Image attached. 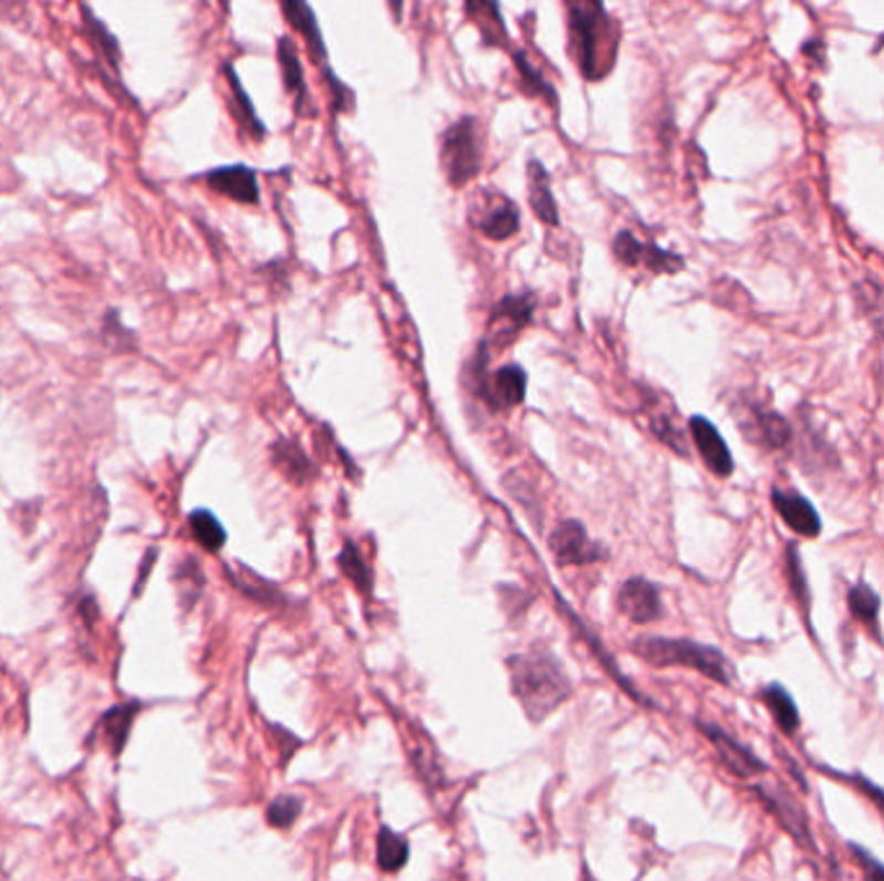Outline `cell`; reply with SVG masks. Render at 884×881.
I'll return each instance as SVG.
<instances>
[{"label":"cell","mask_w":884,"mask_h":881,"mask_svg":"<svg viewBox=\"0 0 884 881\" xmlns=\"http://www.w3.org/2000/svg\"><path fill=\"white\" fill-rule=\"evenodd\" d=\"M375 858H378V866L386 873L402 871L406 861H409V840L391 830V827H381Z\"/></svg>","instance_id":"obj_28"},{"label":"cell","mask_w":884,"mask_h":881,"mask_svg":"<svg viewBox=\"0 0 884 881\" xmlns=\"http://www.w3.org/2000/svg\"><path fill=\"white\" fill-rule=\"evenodd\" d=\"M613 253L621 265L626 267H647L657 274H675L683 269V257L673 251L659 249L655 243H644L636 238L632 230H621L613 238Z\"/></svg>","instance_id":"obj_9"},{"label":"cell","mask_w":884,"mask_h":881,"mask_svg":"<svg viewBox=\"0 0 884 881\" xmlns=\"http://www.w3.org/2000/svg\"><path fill=\"white\" fill-rule=\"evenodd\" d=\"M83 27H86V34H89V40L94 42V48L102 52V58L106 60V65H110L112 71H119L122 50H119L117 37L110 32V27H106L104 21L96 17V13L91 11L89 6H83Z\"/></svg>","instance_id":"obj_27"},{"label":"cell","mask_w":884,"mask_h":881,"mask_svg":"<svg viewBox=\"0 0 884 881\" xmlns=\"http://www.w3.org/2000/svg\"><path fill=\"white\" fill-rule=\"evenodd\" d=\"M464 13L468 24H474L476 32H479L483 48L512 52V40L505 27L499 0H464Z\"/></svg>","instance_id":"obj_17"},{"label":"cell","mask_w":884,"mask_h":881,"mask_svg":"<svg viewBox=\"0 0 884 881\" xmlns=\"http://www.w3.org/2000/svg\"><path fill=\"white\" fill-rule=\"evenodd\" d=\"M688 429H690V437H694V445L698 455H701L706 468L711 470L714 476L719 478H727L735 474V458L732 453H729V447L725 443V437H721V432L714 427V424L706 419V416H690L688 422Z\"/></svg>","instance_id":"obj_13"},{"label":"cell","mask_w":884,"mask_h":881,"mask_svg":"<svg viewBox=\"0 0 884 881\" xmlns=\"http://www.w3.org/2000/svg\"><path fill=\"white\" fill-rule=\"evenodd\" d=\"M818 770L828 773V776H833L835 780H843V784H849L856 788L859 794H864L869 801H872V807L880 811L882 819H884V788L876 786L874 780H869L866 776H861V773H841L835 768H825V765H818Z\"/></svg>","instance_id":"obj_32"},{"label":"cell","mask_w":884,"mask_h":881,"mask_svg":"<svg viewBox=\"0 0 884 881\" xmlns=\"http://www.w3.org/2000/svg\"><path fill=\"white\" fill-rule=\"evenodd\" d=\"M783 571H787V584L791 590V598L797 600L799 610H802V618L807 623V629L814 636V629H812V592H810V582H807V574H804V563L799 559V551H797V543H787V563H783Z\"/></svg>","instance_id":"obj_25"},{"label":"cell","mask_w":884,"mask_h":881,"mask_svg":"<svg viewBox=\"0 0 884 881\" xmlns=\"http://www.w3.org/2000/svg\"><path fill=\"white\" fill-rule=\"evenodd\" d=\"M220 6L228 11V9H230V0H220Z\"/></svg>","instance_id":"obj_37"},{"label":"cell","mask_w":884,"mask_h":881,"mask_svg":"<svg viewBox=\"0 0 884 881\" xmlns=\"http://www.w3.org/2000/svg\"><path fill=\"white\" fill-rule=\"evenodd\" d=\"M752 794L760 796L763 807L771 811L776 819H779V825L799 842V846L807 850H814V835H812L810 819H807V811L799 807V801L787 791V788L758 784V786H752Z\"/></svg>","instance_id":"obj_6"},{"label":"cell","mask_w":884,"mask_h":881,"mask_svg":"<svg viewBox=\"0 0 884 881\" xmlns=\"http://www.w3.org/2000/svg\"><path fill=\"white\" fill-rule=\"evenodd\" d=\"M301 809H303L301 796H280V799H274L267 807V822L269 827H280V830H284V827L295 822Z\"/></svg>","instance_id":"obj_33"},{"label":"cell","mask_w":884,"mask_h":881,"mask_svg":"<svg viewBox=\"0 0 884 881\" xmlns=\"http://www.w3.org/2000/svg\"><path fill=\"white\" fill-rule=\"evenodd\" d=\"M745 429H752L750 437L768 447V450H789L791 443H794V427H791L789 419H783L781 414L763 406L750 408V416L745 419Z\"/></svg>","instance_id":"obj_19"},{"label":"cell","mask_w":884,"mask_h":881,"mask_svg":"<svg viewBox=\"0 0 884 881\" xmlns=\"http://www.w3.org/2000/svg\"><path fill=\"white\" fill-rule=\"evenodd\" d=\"M272 460L274 466L290 478L292 484H305L313 478V463L301 445L290 443V439H280L272 445Z\"/></svg>","instance_id":"obj_26"},{"label":"cell","mask_w":884,"mask_h":881,"mask_svg":"<svg viewBox=\"0 0 884 881\" xmlns=\"http://www.w3.org/2000/svg\"><path fill=\"white\" fill-rule=\"evenodd\" d=\"M698 729L706 739L711 742V747L717 749L719 760L725 763V768L732 773V776L748 780V778H756L760 773H768V765L760 760V757L752 753L748 745H742L740 739H735L732 734L721 729L717 724H709V722H698Z\"/></svg>","instance_id":"obj_8"},{"label":"cell","mask_w":884,"mask_h":881,"mask_svg":"<svg viewBox=\"0 0 884 881\" xmlns=\"http://www.w3.org/2000/svg\"><path fill=\"white\" fill-rule=\"evenodd\" d=\"M474 226L489 241H507L520 230V210L507 195L499 191H483L471 215Z\"/></svg>","instance_id":"obj_7"},{"label":"cell","mask_w":884,"mask_h":881,"mask_svg":"<svg viewBox=\"0 0 884 881\" xmlns=\"http://www.w3.org/2000/svg\"><path fill=\"white\" fill-rule=\"evenodd\" d=\"M479 365V385H481V396L491 408H512L520 406L526 401V388H528V375L520 365H505L499 367L495 375L487 381V365L481 370Z\"/></svg>","instance_id":"obj_12"},{"label":"cell","mask_w":884,"mask_h":881,"mask_svg":"<svg viewBox=\"0 0 884 881\" xmlns=\"http://www.w3.org/2000/svg\"><path fill=\"white\" fill-rule=\"evenodd\" d=\"M207 187L218 195L233 199L238 205H259L261 191H259V179L253 174V168L249 166H220L212 168V172L205 174Z\"/></svg>","instance_id":"obj_14"},{"label":"cell","mask_w":884,"mask_h":881,"mask_svg":"<svg viewBox=\"0 0 884 881\" xmlns=\"http://www.w3.org/2000/svg\"><path fill=\"white\" fill-rule=\"evenodd\" d=\"M507 664L512 672L514 695L533 722H541L572 695V683L549 652L512 656Z\"/></svg>","instance_id":"obj_2"},{"label":"cell","mask_w":884,"mask_h":881,"mask_svg":"<svg viewBox=\"0 0 884 881\" xmlns=\"http://www.w3.org/2000/svg\"><path fill=\"white\" fill-rule=\"evenodd\" d=\"M440 164L453 189H464L481 174L483 133L479 120L466 114L440 137Z\"/></svg>","instance_id":"obj_4"},{"label":"cell","mask_w":884,"mask_h":881,"mask_svg":"<svg viewBox=\"0 0 884 881\" xmlns=\"http://www.w3.org/2000/svg\"><path fill=\"white\" fill-rule=\"evenodd\" d=\"M636 656L655 667H688L706 675L719 685L735 683V667L719 649L698 644L690 639H663V636H644L634 641Z\"/></svg>","instance_id":"obj_3"},{"label":"cell","mask_w":884,"mask_h":881,"mask_svg":"<svg viewBox=\"0 0 884 881\" xmlns=\"http://www.w3.org/2000/svg\"><path fill=\"white\" fill-rule=\"evenodd\" d=\"M566 37L582 79L601 83L609 79L618 60L621 29L603 0H564Z\"/></svg>","instance_id":"obj_1"},{"label":"cell","mask_w":884,"mask_h":881,"mask_svg":"<svg viewBox=\"0 0 884 881\" xmlns=\"http://www.w3.org/2000/svg\"><path fill=\"white\" fill-rule=\"evenodd\" d=\"M528 199L538 220L551 228L559 226V205L551 189V174L538 158L528 160Z\"/></svg>","instance_id":"obj_20"},{"label":"cell","mask_w":884,"mask_h":881,"mask_svg":"<svg viewBox=\"0 0 884 881\" xmlns=\"http://www.w3.org/2000/svg\"><path fill=\"white\" fill-rule=\"evenodd\" d=\"M189 528H191V536L199 546L205 548V551H220L222 546H226V528H222L218 517L212 512H207V509H195V512L189 515Z\"/></svg>","instance_id":"obj_29"},{"label":"cell","mask_w":884,"mask_h":881,"mask_svg":"<svg viewBox=\"0 0 884 881\" xmlns=\"http://www.w3.org/2000/svg\"><path fill=\"white\" fill-rule=\"evenodd\" d=\"M845 600H849V610H851L853 621H859L876 641H882V625H880L882 600H880V594L872 590V584L856 582L849 590V594H845Z\"/></svg>","instance_id":"obj_23"},{"label":"cell","mask_w":884,"mask_h":881,"mask_svg":"<svg viewBox=\"0 0 884 881\" xmlns=\"http://www.w3.org/2000/svg\"><path fill=\"white\" fill-rule=\"evenodd\" d=\"M340 567H342V571L344 574H347L352 582H355V587L360 592H371L373 590V574H371V569H367V563L363 561V556H360V551H357V546L355 543H344V551L340 553Z\"/></svg>","instance_id":"obj_31"},{"label":"cell","mask_w":884,"mask_h":881,"mask_svg":"<svg viewBox=\"0 0 884 881\" xmlns=\"http://www.w3.org/2000/svg\"><path fill=\"white\" fill-rule=\"evenodd\" d=\"M849 850L853 853V858H856V863L861 866V871H864L866 877H882L884 879V866L876 861L872 853H866V850L861 848V846H856V842H849Z\"/></svg>","instance_id":"obj_36"},{"label":"cell","mask_w":884,"mask_h":881,"mask_svg":"<svg viewBox=\"0 0 884 881\" xmlns=\"http://www.w3.org/2000/svg\"><path fill=\"white\" fill-rule=\"evenodd\" d=\"M856 298H859L861 308H864L866 319L872 321V327L884 336V296H882V290L872 288V284H869V282H866V284H859V288H856Z\"/></svg>","instance_id":"obj_34"},{"label":"cell","mask_w":884,"mask_h":881,"mask_svg":"<svg viewBox=\"0 0 884 881\" xmlns=\"http://www.w3.org/2000/svg\"><path fill=\"white\" fill-rule=\"evenodd\" d=\"M135 714H137V703H127V706L112 708L110 714L104 716L102 732H104V739L112 742L114 753H119V749L125 747L129 726H133V722H135Z\"/></svg>","instance_id":"obj_30"},{"label":"cell","mask_w":884,"mask_h":881,"mask_svg":"<svg viewBox=\"0 0 884 881\" xmlns=\"http://www.w3.org/2000/svg\"><path fill=\"white\" fill-rule=\"evenodd\" d=\"M230 579H233V582L241 587V590L249 594V598H253V600H259L261 605H274L277 600H282V594H280V590H277V587H272V584H267L264 579H253V574H243V577H236L233 571H230Z\"/></svg>","instance_id":"obj_35"},{"label":"cell","mask_w":884,"mask_h":881,"mask_svg":"<svg viewBox=\"0 0 884 881\" xmlns=\"http://www.w3.org/2000/svg\"><path fill=\"white\" fill-rule=\"evenodd\" d=\"M771 501H773L776 515H779L781 520L797 532V536H804V538L820 536L822 520H820L818 509H814L812 501L802 497V494L781 489V486H773Z\"/></svg>","instance_id":"obj_16"},{"label":"cell","mask_w":884,"mask_h":881,"mask_svg":"<svg viewBox=\"0 0 884 881\" xmlns=\"http://www.w3.org/2000/svg\"><path fill=\"white\" fill-rule=\"evenodd\" d=\"M758 698L763 706L771 711L776 726H779V732L787 734V737H794L799 732V726H802V716H799V708L794 698H791V693L783 687L781 683H768L766 687H760Z\"/></svg>","instance_id":"obj_22"},{"label":"cell","mask_w":884,"mask_h":881,"mask_svg":"<svg viewBox=\"0 0 884 881\" xmlns=\"http://www.w3.org/2000/svg\"><path fill=\"white\" fill-rule=\"evenodd\" d=\"M618 608L628 621L652 623L663 615V594H659V587L652 584L649 579L634 577L621 584Z\"/></svg>","instance_id":"obj_18"},{"label":"cell","mask_w":884,"mask_h":881,"mask_svg":"<svg viewBox=\"0 0 884 881\" xmlns=\"http://www.w3.org/2000/svg\"><path fill=\"white\" fill-rule=\"evenodd\" d=\"M222 75H226V81H228L230 110H233V117L238 122V127H241L243 133L251 137V141H264V137H267L264 122L259 120L257 106H253L251 96L246 94L243 83H241V79H238V73L233 71V65H230V63L222 65Z\"/></svg>","instance_id":"obj_21"},{"label":"cell","mask_w":884,"mask_h":881,"mask_svg":"<svg viewBox=\"0 0 884 881\" xmlns=\"http://www.w3.org/2000/svg\"><path fill=\"white\" fill-rule=\"evenodd\" d=\"M280 9H282L284 21L295 29L305 48H309L313 63L324 71L334 110L340 114H347L355 110V91H352L344 81H340V75L332 71V65H329V50H326L324 34H321L319 17H316V11L311 9L309 0H280Z\"/></svg>","instance_id":"obj_5"},{"label":"cell","mask_w":884,"mask_h":881,"mask_svg":"<svg viewBox=\"0 0 884 881\" xmlns=\"http://www.w3.org/2000/svg\"><path fill=\"white\" fill-rule=\"evenodd\" d=\"M535 311L533 296H507L495 305V311L489 315V339L487 342L497 346H507L518 339V334L526 327H530Z\"/></svg>","instance_id":"obj_10"},{"label":"cell","mask_w":884,"mask_h":881,"mask_svg":"<svg viewBox=\"0 0 884 881\" xmlns=\"http://www.w3.org/2000/svg\"><path fill=\"white\" fill-rule=\"evenodd\" d=\"M277 63H280L282 73V86L288 91V96L292 99V106L301 117H311V94H309V81H305V71L301 63V55H298V48L292 44L290 37H280L277 42Z\"/></svg>","instance_id":"obj_15"},{"label":"cell","mask_w":884,"mask_h":881,"mask_svg":"<svg viewBox=\"0 0 884 881\" xmlns=\"http://www.w3.org/2000/svg\"><path fill=\"white\" fill-rule=\"evenodd\" d=\"M549 546L551 553L557 556V561L564 563V567H582V563L605 559L603 548L590 540L584 525L576 520L561 522L549 536Z\"/></svg>","instance_id":"obj_11"},{"label":"cell","mask_w":884,"mask_h":881,"mask_svg":"<svg viewBox=\"0 0 884 881\" xmlns=\"http://www.w3.org/2000/svg\"><path fill=\"white\" fill-rule=\"evenodd\" d=\"M512 65L514 71H518V79H520V89L522 94L530 96V99H541L551 106V110H559V94L553 91V86L549 81L543 79V73L538 71V68L530 63V58L526 55L522 50H512Z\"/></svg>","instance_id":"obj_24"}]
</instances>
